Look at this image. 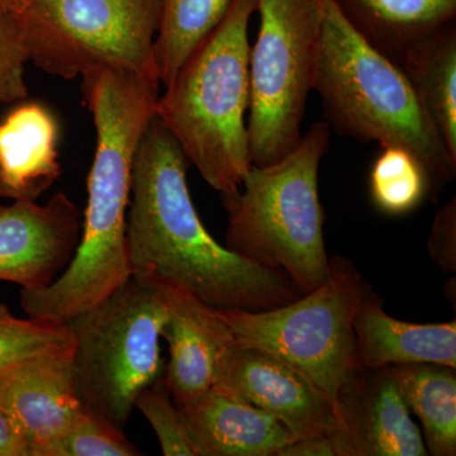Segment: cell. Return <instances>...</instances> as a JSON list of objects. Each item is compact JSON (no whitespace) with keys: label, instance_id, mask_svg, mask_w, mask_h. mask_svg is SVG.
Here are the masks:
<instances>
[{"label":"cell","instance_id":"d4e9b609","mask_svg":"<svg viewBox=\"0 0 456 456\" xmlns=\"http://www.w3.org/2000/svg\"><path fill=\"white\" fill-rule=\"evenodd\" d=\"M134 408L154 428L165 456H198L187 422L163 377L140 393Z\"/></svg>","mask_w":456,"mask_h":456},{"label":"cell","instance_id":"4316f807","mask_svg":"<svg viewBox=\"0 0 456 456\" xmlns=\"http://www.w3.org/2000/svg\"><path fill=\"white\" fill-rule=\"evenodd\" d=\"M431 259L444 272L456 270V200L455 197L437 212L428 242Z\"/></svg>","mask_w":456,"mask_h":456},{"label":"cell","instance_id":"e0dca14e","mask_svg":"<svg viewBox=\"0 0 456 456\" xmlns=\"http://www.w3.org/2000/svg\"><path fill=\"white\" fill-rule=\"evenodd\" d=\"M59 126L38 103L14 108L0 122V174L16 200H36L56 182Z\"/></svg>","mask_w":456,"mask_h":456},{"label":"cell","instance_id":"d6986e66","mask_svg":"<svg viewBox=\"0 0 456 456\" xmlns=\"http://www.w3.org/2000/svg\"><path fill=\"white\" fill-rule=\"evenodd\" d=\"M399 68L450 156L456 160V25L446 26L410 51Z\"/></svg>","mask_w":456,"mask_h":456},{"label":"cell","instance_id":"2e32d148","mask_svg":"<svg viewBox=\"0 0 456 456\" xmlns=\"http://www.w3.org/2000/svg\"><path fill=\"white\" fill-rule=\"evenodd\" d=\"M179 408L198 456H277L294 440L275 417L220 389Z\"/></svg>","mask_w":456,"mask_h":456},{"label":"cell","instance_id":"6da1fadb","mask_svg":"<svg viewBox=\"0 0 456 456\" xmlns=\"http://www.w3.org/2000/svg\"><path fill=\"white\" fill-rule=\"evenodd\" d=\"M188 164L156 117L132 167L126 231L132 275L228 310H272L305 296L285 273L254 265L213 239L189 193Z\"/></svg>","mask_w":456,"mask_h":456},{"label":"cell","instance_id":"ac0fdd59","mask_svg":"<svg viewBox=\"0 0 456 456\" xmlns=\"http://www.w3.org/2000/svg\"><path fill=\"white\" fill-rule=\"evenodd\" d=\"M365 41L399 65L417 45L455 23L456 0H334Z\"/></svg>","mask_w":456,"mask_h":456},{"label":"cell","instance_id":"4fadbf2b","mask_svg":"<svg viewBox=\"0 0 456 456\" xmlns=\"http://www.w3.org/2000/svg\"><path fill=\"white\" fill-rule=\"evenodd\" d=\"M71 356L73 351L46 354L0 370V407L29 456H46L82 412Z\"/></svg>","mask_w":456,"mask_h":456},{"label":"cell","instance_id":"8fae6325","mask_svg":"<svg viewBox=\"0 0 456 456\" xmlns=\"http://www.w3.org/2000/svg\"><path fill=\"white\" fill-rule=\"evenodd\" d=\"M336 456H426L391 367H355L335 403Z\"/></svg>","mask_w":456,"mask_h":456},{"label":"cell","instance_id":"30bf717a","mask_svg":"<svg viewBox=\"0 0 456 456\" xmlns=\"http://www.w3.org/2000/svg\"><path fill=\"white\" fill-rule=\"evenodd\" d=\"M213 388L275 417L294 440L330 436L335 431L331 401L265 351L230 342L218 359Z\"/></svg>","mask_w":456,"mask_h":456},{"label":"cell","instance_id":"277c9868","mask_svg":"<svg viewBox=\"0 0 456 456\" xmlns=\"http://www.w3.org/2000/svg\"><path fill=\"white\" fill-rule=\"evenodd\" d=\"M322 2L314 90L322 101L327 125L362 142L406 147L428 170L432 191L443 187L454 178L456 160L406 74L350 26L334 0Z\"/></svg>","mask_w":456,"mask_h":456},{"label":"cell","instance_id":"8992f818","mask_svg":"<svg viewBox=\"0 0 456 456\" xmlns=\"http://www.w3.org/2000/svg\"><path fill=\"white\" fill-rule=\"evenodd\" d=\"M170 285L131 278L107 299L70 321L74 382L83 406L123 428L136 399L163 377L161 329Z\"/></svg>","mask_w":456,"mask_h":456},{"label":"cell","instance_id":"ffe728a7","mask_svg":"<svg viewBox=\"0 0 456 456\" xmlns=\"http://www.w3.org/2000/svg\"><path fill=\"white\" fill-rule=\"evenodd\" d=\"M410 412L421 421L428 454H456V369L436 364L389 365Z\"/></svg>","mask_w":456,"mask_h":456},{"label":"cell","instance_id":"9c48e42d","mask_svg":"<svg viewBox=\"0 0 456 456\" xmlns=\"http://www.w3.org/2000/svg\"><path fill=\"white\" fill-rule=\"evenodd\" d=\"M260 29L250 51L248 137L251 165L281 160L302 139L314 90L322 0H257Z\"/></svg>","mask_w":456,"mask_h":456},{"label":"cell","instance_id":"7c38bea8","mask_svg":"<svg viewBox=\"0 0 456 456\" xmlns=\"http://www.w3.org/2000/svg\"><path fill=\"white\" fill-rule=\"evenodd\" d=\"M80 230V211L62 191L44 206L29 200L0 206V281L49 287L73 259Z\"/></svg>","mask_w":456,"mask_h":456},{"label":"cell","instance_id":"f1b7e54d","mask_svg":"<svg viewBox=\"0 0 456 456\" xmlns=\"http://www.w3.org/2000/svg\"><path fill=\"white\" fill-rule=\"evenodd\" d=\"M0 456H29L25 440L0 407Z\"/></svg>","mask_w":456,"mask_h":456},{"label":"cell","instance_id":"484cf974","mask_svg":"<svg viewBox=\"0 0 456 456\" xmlns=\"http://www.w3.org/2000/svg\"><path fill=\"white\" fill-rule=\"evenodd\" d=\"M28 53L11 12H0V103H14L28 94L25 80Z\"/></svg>","mask_w":456,"mask_h":456},{"label":"cell","instance_id":"52a82bcc","mask_svg":"<svg viewBox=\"0 0 456 456\" xmlns=\"http://www.w3.org/2000/svg\"><path fill=\"white\" fill-rule=\"evenodd\" d=\"M369 285L350 260L332 256L325 281L296 301L272 310H218L236 344L285 362L335 408L356 367L354 317Z\"/></svg>","mask_w":456,"mask_h":456},{"label":"cell","instance_id":"9a60e30c","mask_svg":"<svg viewBox=\"0 0 456 456\" xmlns=\"http://www.w3.org/2000/svg\"><path fill=\"white\" fill-rule=\"evenodd\" d=\"M353 327L356 367L436 364L456 369V321L419 325L388 316L383 299L370 285L359 303Z\"/></svg>","mask_w":456,"mask_h":456},{"label":"cell","instance_id":"cb8c5ba5","mask_svg":"<svg viewBox=\"0 0 456 456\" xmlns=\"http://www.w3.org/2000/svg\"><path fill=\"white\" fill-rule=\"evenodd\" d=\"M139 448L126 437L122 428L107 417L83 407L64 436L51 446L46 456H137Z\"/></svg>","mask_w":456,"mask_h":456},{"label":"cell","instance_id":"4dcf8cb0","mask_svg":"<svg viewBox=\"0 0 456 456\" xmlns=\"http://www.w3.org/2000/svg\"><path fill=\"white\" fill-rule=\"evenodd\" d=\"M17 0H0V12H11Z\"/></svg>","mask_w":456,"mask_h":456},{"label":"cell","instance_id":"83f0119b","mask_svg":"<svg viewBox=\"0 0 456 456\" xmlns=\"http://www.w3.org/2000/svg\"><path fill=\"white\" fill-rule=\"evenodd\" d=\"M277 456H336L330 436L307 437L290 441Z\"/></svg>","mask_w":456,"mask_h":456},{"label":"cell","instance_id":"ba28073f","mask_svg":"<svg viewBox=\"0 0 456 456\" xmlns=\"http://www.w3.org/2000/svg\"><path fill=\"white\" fill-rule=\"evenodd\" d=\"M11 13L29 61L47 74L70 80L110 68L158 79V0H17Z\"/></svg>","mask_w":456,"mask_h":456},{"label":"cell","instance_id":"3957f363","mask_svg":"<svg viewBox=\"0 0 456 456\" xmlns=\"http://www.w3.org/2000/svg\"><path fill=\"white\" fill-rule=\"evenodd\" d=\"M257 0H233L220 25L183 62L156 117L216 191L235 193L251 167L248 25Z\"/></svg>","mask_w":456,"mask_h":456},{"label":"cell","instance_id":"7a4b0ae2","mask_svg":"<svg viewBox=\"0 0 456 456\" xmlns=\"http://www.w3.org/2000/svg\"><path fill=\"white\" fill-rule=\"evenodd\" d=\"M83 97L97 132L83 236L68 268L49 287L20 290L27 316L70 322L131 278L127 209L132 167L158 110V79L121 69L83 75Z\"/></svg>","mask_w":456,"mask_h":456},{"label":"cell","instance_id":"603a6c76","mask_svg":"<svg viewBox=\"0 0 456 456\" xmlns=\"http://www.w3.org/2000/svg\"><path fill=\"white\" fill-rule=\"evenodd\" d=\"M73 349L69 323L32 317L22 320L0 305V370L36 356Z\"/></svg>","mask_w":456,"mask_h":456},{"label":"cell","instance_id":"f546056e","mask_svg":"<svg viewBox=\"0 0 456 456\" xmlns=\"http://www.w3.org/2000/svg\"><path fill=\"white\" fill-rule=\"evenodd\" d=\"M0 197L2 198H11V200H16V194L13 193L11 188L5 184L4 180H3L2 174H0Z\"/></svg>","mask_w":456,"mask_h":456},{"label":"cell","instance_id":"44dd1931","mask_svg":"<svg viewBox=\"0 0 456 456\" xmlns=\"http://www.w3.org/2000/svg\"><path fill=\"white\" fill-rule=\"evenodd\" d=\"M233 0H158V28L152 46L159 82L170 83L183 62L216 28Z\"/></svg>","mask_w":456,"mask_h":456},{"label":"cell","instance_id":"7402d4cb","mask_svg":"<svg viewBox=\"0 0 456 456\" xmlns=\"http://www.w3.org/2000/svg\"><path fill=\"white\" fill-rule=\"evenodd\" d=\"M380 147L382 152L371 167V200L386 215H407L430 196V176L421 161L406 147Z\"/></svg>","mask_w":456,"mask_h":456},{"label":"cell","instance_id":"5bb4252c","mask_svg":"<svg viewBox=\"0 0 456 456\" xmlns=\"http://www.w3.org/2000/svg\"><path fill=\"white\" fill-rule=\"evenodd\" d=\"M170 359L163 379L179 407L187 406L215 384L222 351L233 341L220 310L170 285V308L161 329Z\"/></svg>","mask_w":456,"mask_h":456},{"label":"cell","instance_id":"5b68a950","mask_svg":"<svg viewBox=\"0 0 456 456\" xmlns=\"http://www.w3.org/2000/svg\"><path fill=\"white\" fill-rule=\"evenodd\" d=\"M330 147V127L317 122L281 160L254 167L235 193L224 194L226 245L263 268L283 272L307 294L326 279L325 211L318 173Z\"/></svg>","mask_w":456,"mask_h":456}]
</instances>
